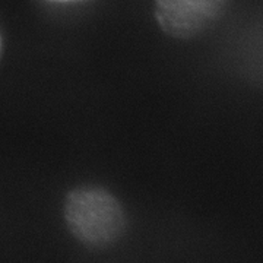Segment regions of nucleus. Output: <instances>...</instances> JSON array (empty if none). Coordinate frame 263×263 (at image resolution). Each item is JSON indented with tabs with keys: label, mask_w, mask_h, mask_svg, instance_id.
I'll return each instance as SVG.
<instances>
[{
	"label": "nucleus",
	"mask_w": 263,
	"mask_h": 263,
	"mask_svg": "<svg viewBox=\"0 0 263 263\" xmlns=\"http://www.w3.org/2000/svg\"><path fill=\"white\" fill-rule=\"evenodd\" d=\"M63 216L70 234L92 249L114 245L127 227L122 202L100 186L72 189L65 197Z\"/></svg>",
	"instance_id": "obj_1"
},
{
	"label": "nucleus",
	"mask_w": 263,
	"mask_h": 263,
	"mask_svg": "<svg viewBox=\"0 0 263 263\" xmlns=\"http://www.w3.org/2000/svg\"><path fill=\"white\" fill-rule=\"evenodd\" d=\"M228 0H155V18L170 37L190 40L205 32L224 12Z\"/></svg>",
	"instance_id": "obj_2"
},
{
	"label": "nucleus",
	"mask_w": 263,
	"mask_h": 263,
	"mask_svg": "<svg viewBox=\"0 0 263 263\" xmlns=\"http://www.w3.org/2000/svg\"><path fill=\"white\" fill-rule=\"evenodd\" d=\"M48 2H54V3H73V2H84V0H48Z\"/></svg>",
	"instance_id": "obj_3"
},
{
	"label": "nucleus",
	"mask_w": 263,
	"mask_h": 263,
	"mask_svg": "<svg viewBox=\"0 0 263 263\" xmlns=\"http://www.w3.org/2000/svg\"><path fill=\"white\" fill-rule=\"evenodd\" d=\"M2 48H3V43H2V35H0V56H2Z\"/></svg>",
	"instance_id": "obj_4"
}]
</instances>
